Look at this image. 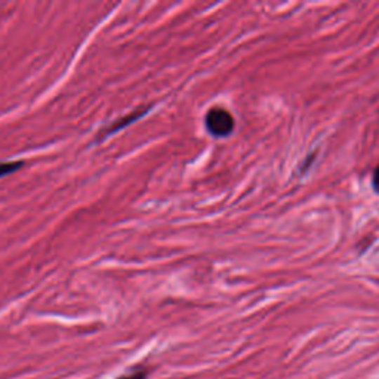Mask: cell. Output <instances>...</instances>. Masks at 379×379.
<instances>
[{"label":"cell","instance_id":"obj_3","mask_svg":"<svg viewBox=\"0 0 379 379\" xmlns=\"http://www.w3.org/2000/svg\"><path fill=\"white\" fill-rule=\"evenodd\" d=\"M22 165H24L22 161H2V164H0V178L5 177V175H11L20 171Z\"/></svg>","mask_w":379,"mask_h":379},{"label":"cell","instance_id":"obj_4","mask_svg":"<svg viewBox=\"0 0 379 379\" xmlns=\"http://www.w3.org/2000/svg\"><path fill=\"white\" fill-rule=\"evenodd\" d=\"M147 376H148V371L140 366V368H135L132 372L119 376L117 379H147Z\"/></svg>","mask_w":379,"mask_h":379},{"label":"cell","instance_id":"obj_5","mask_svg":"<svg viewBox=\"0 0 379 379\" xmlns=\"http://www.w3.org/2000/svg\"><path fill=\"white\" fill-rule=\"evenodd\" d=\"M373 188L379 193V166L376 168V171L373 173Z\"/></svg>","mask_w":379,"mask_h":379},{"label":"cell","instance_id":"obj_1","mask_svg":"<svg viewBox=\"0 0 379 379\" xmlns=\"http://www.w3.org/2000/svg\"><path fill=\"white\" fill-rule=\"evenodd\" d=\"M206 128L213 137H228L234 129V117L225 108L213 107L206 114Z\"/></svg>","mask_w":379,"mask_h":379},{"label":"cell","instance_id":"obj_2","mask_svg":"<svg viewBox=\"0 0 379 379\" xmlns=\"http://www.w3.org/2000/svg\"><path fill=\"white\" fill-rule=\"evenodd\" d=\"M147 112H148V108L145 107V108H140V110H135V112H132V113H129V114H126V116H124V117H120L117 121H114V124H112L110 126L105 128V129H102V131L100 132V138L102 140V138L108 137V135H112V133L120 131L121 128H125V126L131 125L132 121L138 120V119L142 117Z\"/></svg>","mask_w":379,"mask_h":379}]
</instances>
